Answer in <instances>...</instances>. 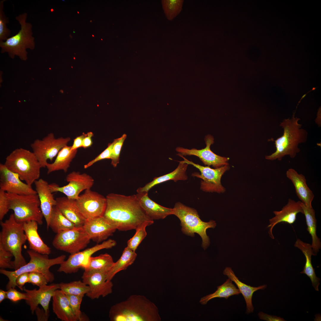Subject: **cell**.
I'll return each instance as SVG.
<instances>
[{"label":"cell","mask_w":321,"mask_h":321,"mask_svg":"<svg viewBox=\"0 0 321 321\" xmlns=\"http://www.w3.org/2000/svg\"><path fill=\"white\" fill-rule=\"evenodd\" d=\"M206 147L200 150L191 149L178 147L176 150L182 155H194L198 157L205 165L212 166L215 168L228 165L229 159L219 156L214 153L210 149L214 142V138L210 135L206 136L204 139Z\"/></svg>","instance_id":"e0dca14e"},{"label":"cell","mask_w":321,"mask_h":321,"mask_svg":"<svg viewBox=\"0 0 321 321\" xmlns=\"http://www.w3.org/2000/svg\"><path fill=\"white\" fill-rule=\"evenodd\" d=\"M295 112L291 119H285L280 123L279 125L283 129V135L276 140H272L275 142L276 150L271 154L266 156V159L280 161L286 155L294 158L300 151L298 145L306 142L308 133L301 128L302 125L298 123L300 119L295 117Z\"/></svg>","instance_id":"3957f363"},{"label":"cell","mask_w":321,"mask_h":321,"mask_svg":"<svg viewBox=\"0 0 321 321\" xmlns=\"http://www.w3.org/2000/svg\"><path fill=\"white\" fill-rule=\"evenodd\" d=\"M179 162V163L178 166L174 171L163 175L154 178L152 181L144 186L139 188L137 190V193L148 192L154 186L168 181L173 180L176 182L187 180L188 177L186 171L188 164L183 160Z\"/></svg>","instance_id":"f1b7e54d"},{"label":"cell","mask_w":321,"mask_h":321,"mask_svg":"<svg viewBox=\"0 0 321 321\" xmlns=\"http://www.w3.org/2000/svg\"><path fill=\"white\" fill-rule=\"evenodd\" d=\"M0 224V244L13 254L14 270H17L27 263L22 254V246L27 240L23 223L17 222L12 213L8 219L1 221Z\"/></svg>","instance_id":"5b68a950"},{"label":"cell","mask_w":321,"mask_h":321,"mask_svg":"<svg viewBox=\"0 0 321 321\" xmlns=\"http://www.w3.org/2000/svg\"><path fill=\"white\" fill-rule=\"evenodd\" d=\"M27 253L30 259L26 264L13 271L0 269V273L6 276L9 279L6 286L7 290L17 286L16 278L18 276L25 273L39 272L46 277L48 282H53L55 279L54 276L50 271V268L53 265H60L66 257L65 255H62L55 258L49 259L48 255L41 254L31 249L27 250Z\"/></svg>","instance_id":"277c9868"},{"label":"cell","mask_w":321,"mask_h":321,"mask_svg":"<svg viewBox=\"0 0 321 321\" xmlns=\"http://www.w3.org/2000/svg\"><path fill=\"white\" fill-rule=\"evenodd\" d=\"M294 246L301 251L306 258L305 266L303 270L300 273L305 274L309 277L315 289L319 291L318 287L320 284V279L316 276L314 269L311 263V257L312 255H315L311 245L298 239L295 242Z\"/></svg>","instance_id":"f546056e"},{"label":"cell","mask_w":321,"mask_h":321,"mask_svg":"<svg viewBox=\"0 0 321 321\" xmlns=\"http://www.w3.org/2000/svg\"><path fill=\"white\" fill-rule=\"evenodd\" d=\"M93 135L92 132H89L86 133L83 141L82 147L85 149L92 146L93 143L92 138Z\"/></svg>","instance_id":"f5cc1de1"},{"label":"cell","mask_w":321,"mask_h":321,"mask_svg":"<svg viewBox=\"0 0 321 321\" xmlns=\"http://www.w3.org/2000/svg\"><path fill=\"white\" fill-rule=\"evenodd\" d=\"M77 151V150H72L71 146L67 145L64 146L59 151L53 163H47L46 167L47 169V173L49 174L60 170L67 172Z\"/></svg>","instance_id":"4dcf8cb0"},{"label":"cell","mask_w":321,"mask_h":321,"mask_svg":"<svg viewBox=\"0 0 321 321\" xmlns=\"http://www.w3.org/2000/svg\"><path fill=\"white\" fill-rule=\"evenodd\" d=\"M114 262L110 254L105 253L89 259L87 267L84 269L87 272H108L113 265Z\"/></svg>","instance_id":"e575fe53"},{"label":"cell","mask_w":321,"mask_h":321,"mask_svg":"<svg viewBox=\"0 0 321 321\" xmlns=\"http://www.w3.org/2000/svg\"><path fill=\"white\" fill-rule=\"evenodd\" d=\"M56 199L55 206L75 227L84 226L86 220L79 211L75 199L67 196L57 197Z\"/></svg>","instance_id":"484cf974"},{"label":"cell","mask_w":321,"mask_h":321,"mask_svg":"<svg viewBox=\"0 0 321 321\" xmlns=\"http://www.w3.org/2000/svg\"><path fill=\"white\" fill-rule=\"evenodd\" d=\"M66 295L78 321L87 320V317L83 314L80 309L81 305L84 296Z\"/></svg>","instance_id":"ab89813d"},{"label":"cell","mask_w":321,"mask_h":321,"mask_svg":"<svg viewBox=\"0 0 321 321\" xmlns=\"http://www.w3.org/2000/svg\"><path fill=\"white\" fill-rule=\"evenodd\" d=\"M6 192L0 189V220L1 221L10 210Z\"/></svg>","instance_id":"7dc6e473"},{"label":"cell","mask_w":321,"mask_h":321,"mask_svg":"<svg viewBox=\"0 0 321 321\" xmlns=\"http://www.w3.org/2000/svg\"><path fill=\"white\" fill-rule=\"evenodd\" d=\"M111 321H160L156 306L146 297L134 295L112 306L109 311Z\"/></svg>","instance_id":"7a4b0ae2"},{"label":"cell","mask_w":321,"mask_h":321,"mask_svg":"<svg viewBox=\"0 0 321 321\" xmlns=\"http://www.w3.org/2000/svg\"><path fill=\"white\" fill-rule=\"evenodd\" d=\"M27 13H24L15 18L21 26V29L15 35L9 37L5 41L0 42L1 53L8 52L13 58L15 55L22 60L27 58V48L33 50L35 47L34 38L33 36L32 25L26 22Z\"/></svg>","instance_id":"9c48e42d"},{"label":"cell","mask_w":321,"mask_h":321,"mask_svg":"<svg viewBox=\"0 0 321 321\" xmlns=\"http://www.w3.org/2000/svg\"><path fill=\"white\" fill-rule=\"evenodd\" d=\"M13 254L9 251L5 249L0 244V268L1 269L9 268L15 269L14 261L11 259Z\"/></svg>","instance_id":"7bdbcfd3"},{"label":"cell","mask_w":321,"mask_h":321,"mask_svg":"<svg viewBox=\"0 0 321 321\" xmlns=\"http://www.w3.org/2000/svg\"><path fill=\"white\" fill-rule=\"evenodd\" d=\"M301 202H295L289 199L287 204L279 211L273 212L275 216L269 219L270 224L268 226L269 228V234L272 239H274L272 230L273 227L278 224L285 222L289 224H293L296 219V216L299 213L303 214V211L301 205Z\"/></svg>","instance_id":"44dd1931"},{"label":"cell","mask_w":321,"mask_h":321,"mask_svg":"<svg viewBox=\"0 0 321 321\" xmlns=\"http://www.w3.org/2000/svg\"><path fill=\"white\" fill-rule=\"evenodd\" d=\"M75 227V224L67 218L56 206L54 207L49 226L53 232L57 234Z\"/></svg>","instance_id":"d590c367"},{"label":"cell","mask_w":321,"mask_h":321,"mask_svg":"<svg viewBox=\"0 0 321 321\" xmlns=\"http://www.w3.org/2000/svg\"><path fill=\"white\" fill-rule=\"evenodd\" d=\"M74 32V33H75V32Z\"/></svg>","instance_id":"91938a15"},{"label":"cell","mask_w":321,"mask_h":321,"mask_svg":"<svg viewBox=\"0 0 321 321\" xmlns=\"http://www.w3.org/2000/svg\"><path fill=\"white\" fill-rule=\"evenodd\" d=\"M79 211L86 220L103 216L107 204L106 197L91 189L75 199Z\"/></svg>","instance_id":"9a60e30c"},{"label":"cell","mask_w":321,"mask_h":321,"mask_svg":"<svg viewBox=\"0 0 321 321\" xmlns=\"http://www.w3.org/2000/svg\"><path fill=\"white\" fill-rule=\"evenodd\" d=\"M5 1L2 0L0 1V42L6 40L10 37L11 34V31L7 26V24L9 23V20L3 10Z\"/></svg>","instance_id":"60d3db41"},{"label":"cell","mask_w":321,"mask_h":321,"mask_svg":"<svg viewBox=\"0 0 321 321\" xmlns=\"http://www.w3.org/2000/svg\"><path fill=\"white\" fill-rule=\"evenodd\" d=\"M223 274L227 276L238 287L246 303V313L248 314L253 312L254 307L252 305V299L253 293L258 290L265 289L266 288L267 285L264 284L258 287H253L247 285L239 279L230 267H226L223 271Z\"/></svg>","instance_id":"83f0119b"},{"label":"cell","mask_w":321,"mask_h":321,"mask_svg":"<svg viewBox=\"0 0 321 321\" xmlns=\"http://www.w3.org/2000/svg\"><path fill=\"white\" fill-rule=\"evenodd\" d=\"M66 180L69 183L63 186L60 187L55 183L49 184L52 192H60L69 198L76 199L81 192L91 189L94 183V179L89 175L75 171L69 173Z\"/></svg>","instance_id":"5bb4252c"},{"label":"cell","mask_w":321,"mask_h":321,"mask_svg":"<svg viewBox=\"0 0 321 321\" xmlns=\"http://www.w3.org/2000/svg\"><path fill=\"white\" fill-rule=\"evenodd\" d=\"M116 244L115 241L109 239L84 251L71 254L67 259L60 264L57 271L70 274L77 272L81 268L84 269L87 267L90 258L93 254L103 249L111 248Z\"/></svg>","instance_id":"4fadbf2b"},{"label":"cell","mask_w":321,"mask_h":321,"mask_svg":"<svg viewBox=\"0 0 321 321\" xmlns=\"http://www.w3.org/2000/svg\"><path fill=\"white\" fill-rule=\"evenodd\" d=\"M6 298H7V291H5L2 289H0V303H1Z\"/></svg>","instance_id":"db71d44e"},{"label":"cell","mask_w":321,"mask_h":321,"mask_svg":"<svg viewBox=\"0 0 321 321\" xmlns=\"http://www.w3.org/2000/svg\"><path fill=\"white\" fill-rule=\"evenodd\" d=\"M10 210L14 212L16 221L20 223L35 221L43 223V215L37 194L19 195L6 192Z\"/></svg>","instance_id":"ba28073f"},{"label":"cell","mask_w":321,"mask_h":321,"mask_svg":"<svg viewBox=\"0 0 321 321\" xmlns=\"http://www.w3.org/2000/svg\"><path fill=\"white\" fill-rule=\"evenodd\" d=\"M172 215L180 219L181 230L184 234L194 237L195 233H197L202 239V246L204 249L209 246L210 239L206 231L208 228L215 227L216 224L215 221L210 220L208 222L202 221L196 210L179 202L176 203L173 208Z\"/></svg>","instance_id":"52a82bcc"},{"label":"cell","mask_w":321,"mask_h":321,"mask_svg":"<svg viewBox=\"0 0 321 321\" xmlns=\"http://www.w3.org/2000/svg\"><path fill=\"white\" fill-rule=\"evenodd\" d=\"M83 226L90 240L97 243L105 241L117 229L103 216L86 220Z\"/></svg>","instance_id":"ffe728a7"},{"label":"cell","mask_w":321,"mask_h":321,"mask_svg":"<svg viewBox=\"0 0 321 321\" xmlns=\"http://www.w3.org/2000/svg\"><path fill=\"white\" fill-rule=\"evenodd\" d=\"M177 155L182 157L184 162L193 166L199 171L200 174L195 172L192 173V175L202 179L200 183L201 190L206 192L221 193L224 192L225 189L222 186L221 180L223 175L229 169L228 165L213 169L209 166H204L195 163L179 153Z\"/></svg>","instance_id":"7c38bea8"},{"label":"cell","mask_w":321,"mask_h":321,"mask_svg":"<svg viewBox=\"0 0 321 321\" xmlns=\"http://www.w3.org/2000/svg\"><path fill=\"white\" fill-rule=\"evenodd\" d=\"M86 135V134L83 133L81 135L78 136L75 138L74 139L73 145L71 146V150H76L79 148L82 147L84 139Z\"/></svg>","instance_id":"816d5d0a"},{"label":"cell","mask_w":321,"mask_h":321,"mask_svg":"<svg viewBox=\"0 0 321 321\" xmlns=\"http://www.w3.org/2000/svg\"><path fill=\"white\" fill-rule=\"evenodd\" d=\"M163 9L167 19L171 21L181 12L183 3L181 0H164L161 1Z\"/></svg>","instance_id":"74e56055"},{"label":"cell","mask_w":321,"mask_h":321,"mask_svg":"<svg viewBox=\"0 0 321 321\" xmlns=\"http://www.w3.org/2000/svg\"><path fill=\"white\" fill-rule=\"evenodd\" d=\"M29 273H25L21 274L16 279V283L17 287L21 290H23V287L25 284L29 282Z\"/></svg>","instance_id":"c3c4849f"},{"label":"cell","mask_w":321,"mask_h":321,"mask_svg":"<svg viewBox=\"0 0 321 321\" xmlns=\"http://www.w3.org/2000/svg\"><path fill=\"white\" fill-rule=\"evenodd\" d=\"M217 290L213 293L202 298L199 302L202 305L206 304L210 300L216 298H223L227 299L230 296L238 295L240 292L229 278L221 285L217 287Z\"/></svg>","instance_id":"836d02e7"},{"label":"cell","mask_w":321,"mask_h":321,"mask_svg":"<svg viewBox=\"0 0 321 321\" xmlns=\"http://www.w3.org/2000/svg\"><path fill=\"white\" fill-rule=\"evenodd\" d=\"M92 36L93 37H95L94 35L93 34H92Z\"/></svg>","instance_id":"9f6ffc18"},{"label":"cell","mask_w":321,"mask_h":321,"mask_svg":"<svg viewBox=\"0 0 321 321\" xmlns=\"http://www.w3.org/2000/svg\"><path fill=\"white\" fill-rule=\"evenodd\" d=\"M7 298L15 302L22 300H26L28 296L26 293H21L15 288H11L7 291Z\"/></svg>","instance_id":"bcb514c9"},{"label":"cell","mask_w":321,"mask_h":321,"mask_svg":"<svg viewBox=\"0 0 321 321\" xmlns=\"http://www.w3.org/2000/svg\"><path fill=\"white\" fill-rule=\"evenodd\" d=\"M77 13L78 14H79V12L78 11L77 12Z\"/></svg>","instance_id":"6f0895ef"},{"label":"cell","mask_w":321,"mask_h":321,"mask_svg":"<svg viewBox=\"0 0 321 321\" xmlns=\"http://www.w3.org/2000/svg\"><path fill=\"white\" fill-rule=\"evenodd\" d=\"M258 316L260 319L267 321H285L282 318L274 315H270L262 312H260L258 314Z\"/></svg>","instance_id":"f907efd6"},{"label":"cell","mask_w":321,"mask_h":321,"mask_svg":"<svg viewBox=\"0 0 321 321\" xmlns=\"http://www.w3.org/2000/svg\"><path fill=\"white\" fill-rule=\"evenodd\" d=\"M90 22H92V20H91V21H90Z\"/></svg>","instance_id":"680465c9"},{"label":"cell","mask_w":321,"mask_h":321,"mask_svg":"<svg viewBox=\"0 0 321 321\" xmlns=\"http://www.w3.org/2000/svg\"><path fill=\"white\" fill-rule=\"evenodd\" d=\"M106 198V206L103 216L117 229L136 230L144 222L154 223L141 206L136 195L110 193Z\"/></svg>","instance_id":"6da1fadb"},{"label":"cell","mask_w":321,"mask_h":321,"mask_svg":"<svg viewBox=\"0 0 321 321\" xmlns=\"http://www.w3.org/2000/svg\"><path fill=\"white\" fill-rule=\"evenodd\" d=\"M0 189L6 192L19 195L37 194L30 185L23 182L18 174L0 164Z\"/></svg>","instance_id":"ac0fdd59"},{"label":"cell","mask_w":321,"mask_h":321,"mask_svg":"<svg viewBox=\"0 0 321 321\" xmlns=\"http://www.w3.org/2000/svg\"><path fill=\"white\" fill-rule=\"evenodd\" d=\"M153 224L145 222L142 224L136 229L133 236L127 241V247L132 251H135L142 241L146 237L147 233L146 230L147 226Z\"/></svg>","instance_id":"f35d334b"},{"label":"cell","mask_w":321,"mask_h":321,"mask_svg":"<svg viewBox=\"0 0 321 321\" xmlns=\"http://www.w3.org/2000/svg\"><path fill=\"white\" fill-rule=\"evenodd\" d=\"M137 254L127 246L124 250L119 259L115 262L107 272V281H111L115 275L121 271L126 270L135 261Z\"/></svg>","instance_id":"d6a6232c"},{"label":"cell","mask_w":321,"mask_h":321,"mask_svg":"<svg viewBox=\"0 0 321 321\" xmlns=\"http://www.w3.org/2000/svg\"><path fill=\"white\" fill-rule=\"evenodd\" d=\"M320 111H319L317 114V117L315 120V122L318 124L319 126H321V118L320 116Z\"/></svg>","instance_id":"11a10c76"},{"label":"cell","mask_w":321,"mask_h":321,"mask_svg":"<svg viewBox=\"0 0 321 321\" xmlns=\"http://www.w3.org/2000/svg\"><path fill=\"white\" fill-rule=\"evenodd\" d=\"M4 164L29 185L32 186L40 177V165L33 152L28 150H14L7 156Z\"/></svg>","instance_id":"8992f818"},{"label":"cell","mask_w":321,"mask_h":321,"mask_svg":"<svg viewBox=\"0 0 321 321\" xmlns=\"http://www.w3.org/2000/svg\"><path fill=\"white\" fill-rule=\"evenodd\" d=\"M126 136V134H124L120 138L114 140V143L110 159L111 160V164L114 167H116L119 163L120 151Z\"/></svg>","instance_id":"b9f144b4"},{"label":"cell","mask_w":321,"mask_h":321,"mask_svg":"<svg viewBox=\"0 0 321 321\" xmlns=\"http://www.w3.org/2000/svg\"><path fill=\"white\" fill-rule=\"evenodd\" d=\"M48 282L46 277L40 273L33 272L29 273V283L40 287L47 284Z\"/></svg>","instance_id":"ee69618b"},{"label":"cell","mask_w":321,"mask_h":321,"mask_svg":"<svg viewBox=\"0 0 321 321\" xmlns=\"http://www.w3.org/2000/svg\"><path fill=\"white\" fill-rule=\"evenodd\" d=\"M301 205L305 215L307 226V230L311 235L312 243L311 245L315 255H317L321 247L320 239L317 235V220L315 211L312 207L306 206L301 202Z\"/></svg>","instance_id":"1f68e13d"},{"label":"cell","mask_w":321,"mask_h":321,"mask_svg":"<svg viewBox=\"0 0 321 321\" xmlns=\"http://www.w3.org/2000/svg\"><path fill=\"white\" fill-rule=\"evenodd\" d=\"M34 183L40 200V208L48 229L53 208L56 204V200L50 188L49 184L47 181L40 179L36 180Z\"/></svg>","instance_id":"7402d4cb"},{"label":"cell","mask_w":321,"mask_h":321,"mask_svg":"<svg viewBox=\"0 0 321 321\" xmlns=\"http://www.w3.org/2000/svg\"><path fill=\"white\" fill-rule=\"evenodd\" d=\"M136 195L141 206L151 219H163L172 215L173 208L163 207L154 202L149 197L148 192L137 193Z\"/></svg>","instance_id":"d4e9b609"},{"label":"cell","mask_w":321,"mask_h":321,"mask_svg":"<svg viewBox=\"0 0 321 321\" xmlns=\"http://www.w3.org/2000/svg\"><path fill=\"white\" fill-rule=\"evenodd\" d=\"M70 140V137L56 139L54 134L51 133L41 139H35L30 145L41 167L45 168L48 160L52 161Z\"/></svg>","instance_id":"8fae6325"},{"label":"cell","mask_w":321,"mask_h":321,"mask_svg":"<svg viewBox=\"0 0 321 321\" xmlns=\"http://www.w3.org/2000/svg\"><path fill=\"white\" fill-rule=\"evenodd\" d=\"M287 177L292 182L296 193L300 201L308 207H312V202L314 195L307 185L305 176L298 174L294 169H289L286 172Z\"/></svg>","instance_id":"603a6c76"},{"label":"cell","mask_w":321,"mask_h":321,"mask_svg":"<svg viewBox=\"0 0 321 321\" xmlns=\"http://www.w3.org/2000/svg\"><path fill=\"white\" fill-rule=\"evenodd\" d=\"M59 284V289L66 294L84 296L89 290V286L80 280Z\"/></svg>","instance_id":"8d00e7d4"},{"label":"cell","mask_w":321,"mask_h":321,"mask_svg":"<svg viewBox=\"0 0 321 321\" xmlns=\"http://www.w3.org/2000/svg\"><path fill=\"white\" fill-rule=\"evenodd\" d=\"M90 240L83 226L75 227L57 233L52 244L57 250L72 254L86 247Z\"/></svg>","instance_id":"30bf717a"},{"label":"cell","mask_w":321,"mask_h":321,"mask_svg":"<svg viewBox=\"0 0 321 321\" xmlns=\"http://www.w3.org/2000/svg\"><path fill=\"white\" fill-rule=\"evenodd\" d=\"M59 289V284L45 285L40 287L38 289L29 290L23 288V290L28 296L26 302L29 306L32 314H34L39 305L42 306L46 313L49 314L50 302L55 291Z\"/></svg>","instance_id":"d6986e66"},{"label":"cell","mask_w":321,"mask_h":321,"mask_svg":"<svg viewBox=\"0 0 321 321\" xmlns=\"http://www.w3.org/2000/svg\"><path fill=\"white\" fill-rule=\"evenodd\" d=\"M38 223L30 221L23 223V229L30 249L43 254L49 255L50 248L45 244L39 235L37 231Z\"/></svg>","instance_id":"4316f807"},{"label":"cell","mask_w":321,"mask_h":321,"mask_svg":"<svg viewBox=\"0 0 321 321\" xmlns=\"http://www.w3.org/2000/svg\"><path fill=\"white\" fill-rule=\"evenodd\" d=\"M52 298L53 311L58 319L62 321H78L66 294L57 289Z\"/></svg>","instance_id":"cb8c5ba5"},{"label":"cell","mask_w":321,"mask_h":321,"mask_svg":"<svg viewBox=\"0 0 321 321\" xmlns=\"http://www.w3.org/2000/svg\"><path fill=\"white\" fill-rule=\"evenodd\" d=\"M114 143V140L112 143H109L107 147L104 151L95 158L84 165V168H88L95 163L100 160L106 159H110Z\"/></svg>","instance_id":"f6af8a7d"},{"label":"cell","mask_w":321,"mask_h":321,"mask_svg":"<svg viewBox=\"0 0 321 321\" xmlns=\"http://www.w3.org/2000/svg\"><path fill=\"white\" fill-rule=\"evenodd\" d=\"M108 272L84 271L81 278L82 281L89 288L86 296L91 299L104 297L112 292L113 284L107 281Z\"/></svg>","instance_id":"2e32d148"},{"label":"cell","mask_w":321,"mask_h":321,"mask_svg":"<svg viewBox=\"0 0 321 321\" xmlns=\"http://www.w3.org/2000/svg\"><path fill=\"white\" fill-rule=\"evenodd\" d=\"M35 312L38 321H47L49 317V314L46 313L43 308L40 309L38 306L36 309Z\"/></svg>","instance_id":"681fc988"}]
</instances>
